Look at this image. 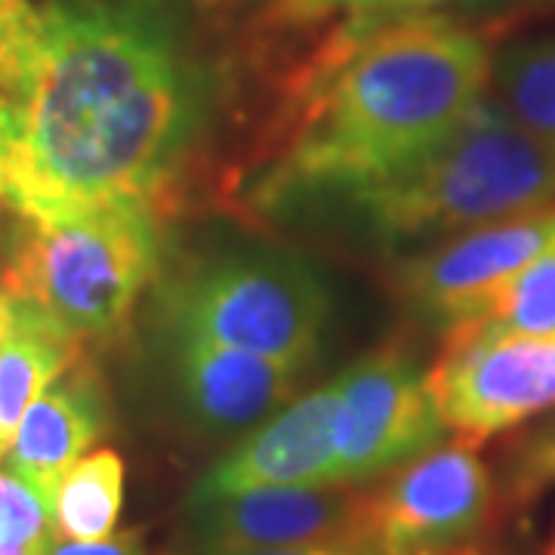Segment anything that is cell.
<instances>
[{
    "label": "cell",
    "mask_w": 555,
    "mask_h": 555,
    "mask_svg": "<svg viewBox=\"0 0 555 555\" xmlns=\"http://www.w3.org/2000/svg\"><path fill=\"white\" fill-rule=\"evenodd\" d=\"M201 0H13L0 20V195L16 217L155 204L217 115Z\"/></svg>",
    "instance_id": "6da1fadb"
},
{
    "label": "cell",
    "mask_w": 555,
    "mask_h": 555,
    "mask_svg": "<svg viewBox=\"0 0 555 555\" xmlns=\"http://www.w3.org/2000/svg\"><path fill=\"white\" fill-rule=\"evenodd\" d=\"M481 31L441 13L352 16L306 68L266 204L352 195L426 155L491 90Z\"/></svg>",
    "instance_id": "7a4b0ae2"
},
{
    "label": "cell",
    "mask_w": 555,
    "mask_h": 555,
    "mask_svg": "<svg viewBox=\"0 0 555 555\" xmlns=\"http://www.w3.org/2000/svg\"><path fill=\"white\" fill-rule=\"evenodd\" d=\"M356 210L389 244L441 241L555 207V149L500 102H478L426 155L356 189Z\"/></svg>",
    "instance_id": "3957f363"
},
{
    "label": "cell",
    "mask_w": 555,
    "mask_h": 555,
    "mask_svg": "<svg viewBox=\"0 0 555 555\" xmlns=\"http://www.w3.org/2000/svg\"><path fill=\"white\" fill-rule=\"evenodd\" d=\"M158 257V214L145 201L20 217L0 284L10 299L83 349L118 334Z\"/></svg>",
    "instance_id": "277c9868"
},
{
    "label": "cell",
    "mask_w": 555,
    "mask_h": 555,
    "mask_svg": "<svg viewBox=\"0 0 555 555\" xmlns=\"http://www.w3.org/2000/svg\"><path fill=\"white\" fill-rule=\"evenodd\" d=\"M164 315L173 337L207 339L306 367L318 352L331 297L299 259L232 254L177 278L164 294Z\"/></svg>",
    "instance_id": "5b68a950"
},
{
    "label": "cell",
    "mask_w": 555,
    "mask_h": 555,
    "mask_svg": "<svg viewBox=\"0 0 555 555\" xmlns=\"http://www.w3.org/2000/svg\"><path fill=\"white\" fill-rule=\"evenodd\" d=\"M491 518V469L478 441L456 438L408 460L361 496L352 546L364 555H481Z\"/></svg>",
    "instance_id": "8992f818"
},
{
    "label": "cell",
    "mask_w": 555,
    "mask_h": 555,
    "mask_svg": "<svg viewBox=\"0 0 555 555\" xmlns=\"http://www.w3.org/2000/svg\"><path fill=\"white\" fill-rule=\"evenodd\" d=\"M433 371L398 349L361 358L339 374V420L334 481L358 485L404 466L441 444Z\"/></svg>",
    "instance_id": "52a82bcc"
},
{
    "label": "cell",
    "mask_w": 555,
    "mask_h": 555,
    "mask_svg": "<svg viewBox=\"0 0 555 555\" xmlns=\"http://www.w3.org/2000/svg\"><path fill=\"white\" fill-rule=\"evenodd\" d=\"M433 371L438 411L460 438H491L555 411V337L444 343Z\"/></svg>",
    "instance_id": "ba28073f"
},
{
    "label": "cell",
    "mask_w": 555,
    "mask_h": 555,
    "mask_svg": "<svg viewBox=\"0 0 555 555\" xmlns=\"http://www.w3.org/2000/svg\"><path fill=\"white\" fill-rule=\"evenodd\" d=\"M553 247L555 207H546L436 241L401 266L398 287L426 315L454 331Z\"/></svg>",
    "instance_id": "9c48e42d"
},
{
    "label": "cell",
    "mask_w": 555,
    "mask_h": 555,
    "mask_svg": "<svg viewBox=\"0 0 555 555\" xmlns=\"http://www.w3.org/2000/svg\"><path fill=\"white\" fill-rule=\"evenodd\" d=\"M339 377L294 398L250 436H244L201 478L189 500L241 494L257 488H318L337 485Z\"/></svg>",
    "instance_id": "30bf717a"
},
{
    "label": "cell",
    "mask_w": 555,
    "mask_h": 555,
    "mask_svg": "<svg viewBox=\"0 0 555 555\" xmlns=\"http://www.w3.org/2000/svg\"><path fill=\"white\" fill-rule=\"evenodd\" d=\"M361 496L346 485L257 488L189 500L201 550H257L306 543H356Z\"/></svg>",
    "instance_id": "8fae6325"
},
{
    "label": "cell",
    "mask_w": 555,
    "mask_h": 555,
    "mask_svg": "<svg viewBox=\"0 0 555 555\" xmlns=\"http://www.w3.org/2000/svg\"><path fill=\"white\" fill-rule=\"evenodd\" d=\"M179 396L195 426L210 436H232L257 426L284 404L299 371L275 358L214 346L207 339L173 337Z\"/></svg>",
    "instance_id": "7c38bea8"
},
{
    "label": "cell",
    "mask_w": 555,
    "mask_h": 555,
    "mask_svg": "<svg viewBox=\"0 0 555 555\" xmlns=\"http://www.w3.org/2000/svg\"><path fill=\"white\" fill-rule=\"evenodd\" d=\"M105 429V401L100 379L87 367H68L53 379L22 416L3 463V473L20 478L50 506L62 476L87 454Z\"/></svg>",
    "instance_id": "4fadbf2b"
},
{
    "label": "cell",
    "mask_w": 555,
    "mask_h": 555,
    "mask_svg": "<svg viewBox=\"0 0 555 555\" xmlns=\"http://www.w3.org/2000/svg\"><path fill=\"white\" fill-rule=\"evenodd\" d=\"M10 324L0 339V460L10 451L35 398L80 356L75 343L56 334L31 309L16 299H10Z\"/></svg>",
    "instance_id": "5bb4252c"
},
{
    "label": "cell",
    "mask_w": 555,
    "mask_h": 555,
    "mask_svg": "<svg viewBox=\"0 0 555 555\" xmlns=\"http://www.w3.org/2000/svg\"><path fill=\"white\" fill-rule=\"evenodd\" d=\"M555 337V247L518 272L473 321L444 334V343Z\"/></svg>",
    "instance_id": "9a60e30c"
},
{
    "label": "cell",
    "mask_w": 555,
    "mask_h": 555,
    "mask_svg": "<svg viewBox=\"0 0 555 555\" xmlns=\"http://www.w3.org/2000/svg\"><path fill=\"white\" fill-rule=\"evenodd\" d=\"M124 506V460L112 448L83 454L62 476L53 496V531L65 540L115 534Z\"/></svg>",
    "instance_id": "2e32d148"
},
{
    "label": "cell",
    "mask_w": 555,
    "mask_h": 555,
    "mask_svg": "<svg viewBox=\"0 0 555 555\" xmlns=\"http://www.w3.org/2000/svg\"><path fill=\"white\" fill-rule=\"evenodd\" d=\"M491 96L528 133L555 149V35L518 40L496 53Z\"/></svg>",
    "instance_id": "e0dca14e"
},
{
    "label": "cell",
    "mask_w": 555,
    "mask_h": 555,
    "mask_svg": "<svg viewBox=\"0 0 555 555\" xmlns=\"http://www.w3.org/2000/svg\"><path fill=\"white\" fill-rule=\"evenodd\" d=\"M50 534V506L20 478L0 473V543H35Z\"/></svg>",
    "instance_id": "ac0fdd59"
},
{
    "label": "cell",
    "mask_w": 555,
    "mask_h": 555,
    "mask_svg": "<svg viewBox=\"0 0 555 555\" xmlns=\"http://www.w3.org/2000/svg\"><path fill=\"white\" fill-rule=\"evenodd\" d=\"M481 3V0H281L287 20H318V16H386V13H436L441 7Z\"/></svg>",
    "instance_id": "d6986e66"
},
{
    "label": "cell",
    "mask_w": 555,
    "mask_h": 555,
    "mask_svg": "<svg viewBox=\"0 0 555 555\" xmlns=\"http://www.w3.org/2000/svg\"><path fill=\"white\" fill-rule=\"evenodd\" d=\"M555 481V416L543 423L518 444L509 456V491L513 494H537L540 488Z\"/></svg>",
    "instance_id": "ffe728a7"
},
{
    "label": "cell",
    "mask_w": 555,
    "mask_h": 555,
    "mask_svg": "<svg viewBox=\"0 0 555 555\" xmlns=\"http://www.w3.org/2000/svg\"><path fill=\"white\" fill-rule=\"evenodd\" d=\"M43 555H145L137 534L105 537V540H56L50 537Z\"/></svg>",
    "instance_id": "44dd1931"
},
{
    "label": "cell",
    "mask_w": 555,
    "mask_h": 555,
    "mask_svg": "<svg viewBox=\"0 0 555 555\" xmlns=\"http://www.w3.org/2000/svg\"><path fill=\"white\" fill-rule=\"evenodd\" d=\"M201 555H364L343 543H306V546H257V550H201Z\"/></svg>",
    "instance_id": "7402d4cb"
},
{
    "label": "cell",
    "mask_w": 555,
    "mask_h": 555,
    "mask_svg": "<svg viewBox=\"0 0 555 555\" xmlns=\"http://www.w3.org/2000/svg\"><path fill=\"white\" fill-rule=\"evenodd\" d=\"M50 537H47V540H50ZM47 540H35V543H0V555H43Z\"/></svg>",
    "instance_id": "603a6c76"
},
{
    "label": "cell",
    "mask_w": 555,
    "mask_h": 555,
    "mask_svg": "<svg viewBox=\"0 0 555 555\" xmlns=\"http://www.w3.org/2000/svg\"><path fill=\"white\" fill-rule=\"evenodd\" d=\"M10 294L3 291V284H0V339H3V334H7V324H10Z\"/></svg>",
    "instance_id": "cb8c5ba5"
},
{
    "label": "cell",
    "mask_w": 555,
    "mask_h": 555,
    "mask_svg": "<svg viewBox=\"0 0 555 555\" xmlns=\"http://www.w3.org/2000/svg\"><path fill=\"white\" fill-rule=\"evenodd\" d=\"M10 3H13V0H0V20L7 16V10H10Z\"/></svg>",
    "instance_id": "d4e9b609"
},
{
    "label": "cell",
    "mask_w": 555,
    "mask_h": 555,
    "mask_svg": "<svg viewBox=\"0 0 555 555\" xmlns=\"http://www.w3.org/2000/svg\"><path fill=\"white\" fill-rule=\"evenodd\" d=\"M550 555H555V531H553V540H550Z\"/></svg>",
    "instance_id": "484cf974"
}]
</instances>
